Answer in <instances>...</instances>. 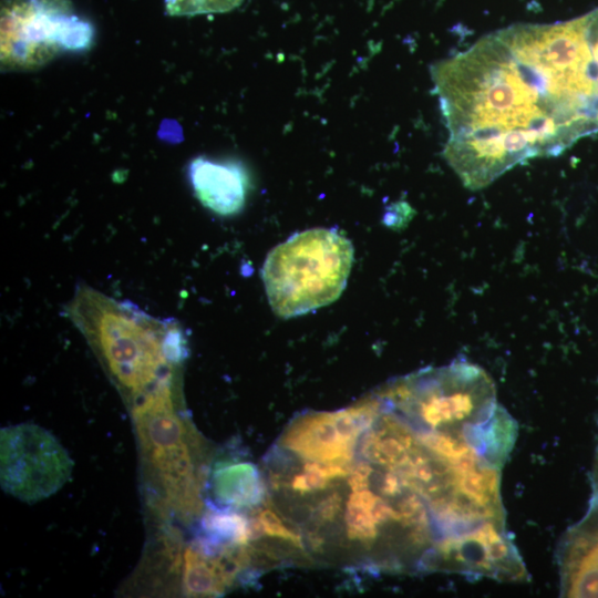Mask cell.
I'll use <instances>...</instances> for the list:
<instances>
[{"label": "cell", "instance_id": "obj_9", "mask_svg": "<svg viewBox=\"0 0 598 598\" xmlns=\"http://www.w3.org/2000/svg\"><path fill=\"white\" fill-rule=\"evenodd\" d=\"M215 494L230 506H244L254 501L255 474L247 464L231 465L215 474Z\"/></svg>", "mask_w": 598, "mask_h": 598}, {"label": "cell", "instance_id": "obj_7", "mask_svg": "<svg viewBox=\"0 0 598 598\" xmlns=\"http://www.w3.org/2000/svg\"><path fill=\"white\" fill-rule=\"evenodd\" d=\"M188 174L196 197L206 208L230 216L244 207L248 176L241 165L196 157Z\"/></svg>", "mask_w": 598, "mask_h": 598}, {"label": "cell", "instance_id": "obj_5", "mask_svg": "<svg viewBox=\"0 0 598 598\" xmlns=\"http://www.w3.org/2000/svg\"><path fill=\"white\" fill-rule=\"evenodd\" d=\"M92 25L69 0H6L1 7V65L24 70L47 63L61 51L87 48Z\"/></svg>", "mask_w": 598, "mask_h": 598}, {"label": "cell", "instance_id": "obj_2", "mask_svg": "<svg viewBox=\"0 0 598 598\" xmlns=\"http://www.w3.org/2000/svg\"><path fill=\"white\" fill-rule=\"evenodd\" d=\"M440 100L457 151L491 177L597 134L598 69L587 16L485 35L445 60Z\"/></svg>", "mask_w": 598, "mask_h": 598}, {"label": "cell", "instance_id": "obj_10", "mask_svg": "<svg viewBox=\"0 0 598 598\" xmlns=\"http://www.w3.org/2000/svg\"><path fill=\"white\" fill-rule=\"evenodd\" d=\"M169 16H196L228 12L243 0H164Z\"/></svg>", "mask_w": 598, "mask_h": 598}, {"label": "cell", "instance_id": "obj_1", "mask_svg": "<svg viewBox=\"0 0 598 598\" xmlns=\"http://www.w3.org/2000/svg\"><path fill=\"white\" fill-rule=\"evenodd\" d=\"M517 426L464 365L408 375L350 409L332 484L373 568L520 581L501 481Z\"/></svg>", "mask_w": 598, "mask_h": 598}, {"label": "cell", "instance_id": "obj_3", "mask_svg": "<svg viewBox=\"0 0 598 598\" xmlns=\"http://www.w3.org/2000/svg\"><path fill=\"white\" fill-rule=\"evenodd\" d=\"M68 318L99 352L118 384L137 396L172 374L165 353L171 319H156L130 301H117L80 285Z\"/></svg>", "mask_w": 598, "mask_h": 598}, {"label": "cell", "instance_id": "obj_11", "mask_svg": "<svg viewBox=\"0 0 598 598\" xmlns=\"http://www.w3.org/2000/svg\"><path fill=\"white\" fill-rule=\"evenodd\" d=\"M586 14L588 21L589 37L598 65V7Z\"/></svg>", "mask_w": 598, "mask_h": 598}, {"label": "cell", "instance_id": "obj_6", "mask_svg": "<svg viewBox=\"0 0 598 598\" xmlns=\"http://www.w3.org/2000/svg\"><path fill=\"white\" fill-rule=\"evenodd\" d=\"M0 482L16 498L34 504L55 494L70 480L73 462L61 443L35 424L1 429Z\"/></svg>", "mask_w": 598, "mask_h": 598}, {"label": "cell", "instance_id": "obj_4", "mask_svg": "<svg viewBox=\"0 0 598 598\" xmlns=\"http://www.w3.org/2000/svg\"><path fill=\"white\" fill-rule=\"evenodd\" d=\"M352 262V244L337 229L312 228L292 235L262 265L272 311L287 319L330 305L346 288Z\"/></svg>", "mask_w": 598, "mask_h": 598}, {"label": "cell", "instance_id": "obj_8", "mask_svg": "<svg viewBox=\"0 0 598 598\" xmlns=\"http://www.w3.org/2000/svg\"><path fill=\"white\" fill-rule=\"evenodd\" d=\"M183 587L189 596H207L224 590L213 558L199 548L190 547L185 551Z\"/></svg>", "mask_w": 598, "mask_h": 598}]
</instances>
